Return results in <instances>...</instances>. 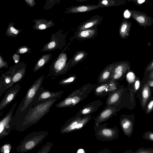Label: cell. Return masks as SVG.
I'll use <instances>...</instances> for the list:
<instances>
[{"label": "cell", "instance_id": "cell-26", "mask_svg": "<svg viewBox=\"0 0 153 153\" xmlns=\"http://www.w3.org/2000/svg\"><path fill=\"white\" fill-rule=\"evenodd\" d=\"M150 91L149 86L145 85L143 87L142 92L141 105L142 107L145 108L147 102L149 98Z\"/></svg>", "mask_w": 153, "mask_h": 153}, {"label": "cell", "instance_id": "cell-3", "mask_svg": "<svg viewBox=\"0 0 153 153\" xmlns=\"http://www.w3.org/2000/svg\"><path fill=\"white\" fill-rule=\"evenodd\" d=\"M93 87L92 85H86L76 90L64 99L57 104L56 107L57 108L73 107L86 98L92 91Z\"/></svg>", "mask_w": 153, "mask_h": 153}, {"label": "cell", "instance_id": "cell-32", "mask_svg": "<svg viewBox=\"0 0 153 153\" xmlns=\"http://www.w3.org/2000/svg\"><path fill=\"white\" fill-rule=\"evenodd\" d=\"M98 20L96 19L88 22L81 26L79 28L78 31L88 29L97 25L98 23Z\"/></svg>", "mask_w": 153, "mask_h": 153}, {"label": "cell", "instance_id": "cell-46", "mask_svg": "<svg viewBox=\"0 0 153 153\" xmlns=\"http://www.w3.org/2000/svg\"><path fill=\"white\" fill-rule=\"evenodd\" d=\"M124 16L126 18H128L130 17V14L129 12L127 10H126L125 12L124 13Z\"/></svg>", "mask_w": 153, "mask_h": 153}, {"label": "cell", "instance_id": "cell-45", "mask_svg": "<svg viewBox=\"0 0 153 153\" xmlns=\"http://www.w3.org/2000/svg\"><path fill=\"white\" fill-rule=\"evenodd\" d=\"M153 69V62L148 67L146 70L147 71H150Z\"/></svg>", "mask_w": 153, "mask_h": 153}, {"label": "cell", "instance_id": "cell-37", "mask_svg": "<svg viewBox=\"0 0 153 153\" xmlns=\"http://www.w3.org/2000/svg\"><path fill=\"white\" fill-rule=\"evenodd\" d=\"M143 139L153 141V132L148 131L145 132L143 136Z\"/></svg>", "mask_w": 153, "mask_h": 153}, {"label": "cell", "instance_id": "cell-11", "mask_svg": "<svg viewBox=\"0 0 153 153\" xmlns=\"http://www.w3.org/2000/svg\"><path fill=\"white\" fill-rule=\"evenodd\" d=\"M64 93L62 91L51 92L41 86L38 89L32 102V105H36L51 99L59 98Z\"/></svg>", "mask_w": 153, "mask_h": 153}, {"label": "cell", "instance_id": "cell-34", "mask_svg": "<svg viewBox=\"0 0 153 153\" xmlns=\"http://www.w3.org/2000/svg\"><path fill=\"white\" fill-rule=\"evenodd\" d=\"M117 81L111 80L108 82V88L111 93L115 90L118 87Z\"/></svg>", "mask_w": 153, "mask_h": 153}, {"label": "cell", "instance_id": "cell-4", "mask_svg": "<svg viewBox=\"0 0 153 153\" xmlns=\"http://www.w3.org/2000/svg\"><path fill=\"white\" fill-rule=\"evenodd\" d=\"M45 131H33L26 136L16 148L19 153L30 151L40 144L48 134Z\"/></svg>", "mask_w": 153, "mask_h": 153}, {"label": "cell", "instance_id": "cell-10", "mask_svg": "<svg viewBox=\"0 0 153 153\" xmlns=\"http://www.w3.org/2000/svg\"><path fill=\"white\" fill-rule=\"evenodd\" d=\"M18 102H16L12 106L6 114L0 120V139L10 134L14 126V110L17 105Z\"/></svg>", "mask_w": 153, "mask_h": 153}, {"label": "cell", "instance_id": "cell-8", "mask_svg": "<svg viewBox=\"0 0 153 153\" xmlns=\"http://www.w3.org/2000/svg\"><path fill=\"white\" fill-rule=\"evenodd\" d=\"M128 97L122 88L118 87L108 96L105 102V106L115 107L119 112L127 105Z\"/></svg>", "mask_w": 153, "mask_h": 153}, {"label": "cell", "instance_id": "cell-42", "mask_svg": "<svg viewBox=\"0 0 153 153\" xmlns=\"http://www.w3.org/2000/svg\"><path fill=\"white\" fill-rule=\"evenodd\" d=\"M26 3L30 7L32 8L34 7L36 4L35 0H24Z\"/></svg>", "mask_w": 153, "mask_h": 153}, {"label": "cell", "instance_id": "cell-21", "mask_svg": "<svg viewBox=\"0 0 153 153\" xmlns=\"http://www.w3.org/2000/svg\"><path fill=\"white\" fill-rule=\"evenodd\" d=\"M132 17L142 25H146L151 22V18L137 11H133L132 13Z\"/></svg>", "mask_w": 153, "mask_h": 153}, {"label": "cell", "instance_id": "cell-51", "mask_svg": "<svg viewBox=\"0 0 153 153\" xmlns=\"http://www.w3.org/2000/svg\"></svg>", "mask_w": 153, "mask_h": 153}, {"label": "cell", "instance_id": "cell-15", "mask_svg": "<svg viewBox=\"0 0 153 153\" xmlns=\"http://www.w3.org/2000/svg\"><path fill=\"white\" fill-rule=\"evenodd\" d=\"M120 124L125 135L130 137L133 130V122L130 115L122 114L120 118Z\"/></svg>", "mask_w": 153, "mask_h": 153}, {"label": "cell", "instance_id": "cell-9", "mask_svg": "<svg viewBox=\"0 0 153 153\" xmlns=\"http://www.w3.org/2000/svg\"><path fill=\"white\" fill-rule=\"evenodd\" d=\"M66 53L62 52L52 62L50 67V76H56L64 74L70 68L69 62H67Z\"/></svg>", "mask_w": 153, "mask_h": 153}, {"label": "cell", "instance_id": "cell-25", "mask_svg": "<svg viewBox=\"0 0 153 153\" xmlns=\"http://www.w3.org/2000/svg\"><path fill=\"white\" fill-rule=\"evenodd\" d=\"M102 6L101 5L97 6H82L72 7L68 11L65 12L66 13H74L85 12L96 9Z\"/></svg>", "mask_w": 153, "mask_h": 153}, {"label": "cell", "instance_id": "cell-19", "mask_svg": "<svg viewBox=\"0 0 153 153\" xmlns=\"http://www.w3.org/2000/svg\"><path fill=\"white\" fill-rule=\"evenodd\" d=\"M96 35L95 29H86L78 31L75 35V38L79 40L92 39L94 38Z\"/></svg>", "mask_w": 153, "mask_h": 153}, {"label": "cell", "instance_id": "cell-24", "mask_svg": "<svg viewBox=\"0 0 153 153\" xmlns=\"http://www.w3.org/2000/svg\"><path fill=\"white\" fill-rule=\"evenodd\" d=\"M14 23L11 22L9 23L5 34L6 36L9 37H16L24 29H19L14 26Z\"/></svg>", "mask_w": 153, "mask_h": 153}, {"label": "cell", "instance_id": "cell-13", "mask_svg": "<svg viewBox=\"0 0 153 153\" xmlns=\"http://www.w3.org/2000/svg\"><path fill=\"white\" fill-rule=\"evenodd\" d=\"M21 86L19 83L7 89L0 102V111L10 104L19 93Z\"/></svg>", "mask_w": 153, "mask_h": 153}, {"label": "cell", "instance_id": "cell-35", "mask_svg": "<svg viewBox=\"0 0 153 153\" xmlns=\"http://www.w3.org/2000/svg\"><path fill=\"white\" fill-rule=\"evenodd\" d=\"M12 148V146L10 144L7 143L1 147L0 150L3 153H9L11 151Z\"/></svg>", "mask_w": 153, "mask_h": 153}, {"label": "cell", "instance_id": "cell-16", "mask_svg": "<svg viewBox=\"0 0 153 153\" xmlns=\"http://www.w3.org/2000/svg\"><path fill=\"white\" fill-rule=\"evenodd\" d=\"M102 104L103 102L101 100H95L85 105L78 112L82 116L91 114L97 111Z\"/></svg>", "mask_w": 153, "mask_h": 153}, {"label": "cell", "instance_id": "cell-36", "mask_svg": "<svg viewBox=\"0 0 153 153\" xmlns=\"http://www.w3.org/2000/svg\"><path fill=\"white\" fill-rule=\"evenodd\" d=\"M125 72H120L112 74L110 80L117 81L123 75Z\"/></svg>", "mask_w": 153, "mask_h": 153}, {"label": "cell", "instance_id": "cell-1", "mask_svg": "<svg viewBox=\"0 0 153 153\" xmlns=\"http://www.w3.org/2000/svg\"><path fill=\"white\" fill-rule=\"evenodd\" d=\"M57 99L49 100L33 106L25 117L13 127L14 128L16 131L22 132L36 124L50 111L51 107Z\"/></svg>", "mask_w": 153, "mask_h": 153}, {"label": "cell", "instance_id": "cell-6", "mask_svg": "<svg viewBox=\"0 0 153 153\" xmlns=\"http://www.w3.org/2000/svg\"><path fill=\"white\" fill-rule=\"evenodd\" d=\"M26 67V64L22 61L10 67L7 71L1 74L5 78L10 82V84L6 87V90L22 80L25 74Z\"/></svg>", "mask_w": 153, "mask_h": 153}, {"label": "cell", "instance_id": "cell-47", "mask_svg": "<svg viewBox=\"0 0 153 153\" xmlns=\"http://www.w3.org/2000/svg\"><path fill=\"white\" fill-rule=\"evenodd\" d=\"M148 84L150 86L153 87V80L150 81L149 82Z\"/></svg>", "mask_w": 153, "mask_h": 153}, {"label": "cell", "instance_id": "cell-30", "mask_svg": "<svg viewBox=\"0 0 153 153\" xmlns=\"http://www.w3.org/2000/svg\"><path fill=\"white\" fill-rule=\"evenodd\" d=\"M53 146V143L50 142H48L43 146L41 149H39L37 153H48Z\"/></svg>", "mask_w": 153, "mask_h": 153}, {"label": "cell", "instance_id": "cell-48", "mask_svg": "<svg viewBox=\"0 0 153 153\" xmlns=\"http://www.w3.org/2000/svg\"><path fill=\"white\" fill-rule=\"evenodd\" d=\"M145 1V0H137V2L139 4H141Z\"/></svg>", "mask_w": 153, "mask_h": 153}, {"label": "cell", "instance_id": "cell-41", "mask_svg": "<svg viewBox=\"0 0 153 153\" xmlns=\"http://www.w3.org/2000/svg\"><path fill=\"white\" fill-rule=\"evenodd\" d=\"M153 109V98L149 102L148 104L146 109V113L147 114L149 113Z\"/></svg>", "mask_w": 153, "mask_h": 153}, {"label": "cell", "instance_id": "cell-29", "mask_svg": "<svg viewBox=\"0 0 153 153\" xmlns=\"http://www.w3.org/2000/svg\"><path fill=\"white\" fill-rule=\"evenodd\" d=\"M76 79V75H72L69 77L62 79L59 83L61 85H67L73 83Z\"/></svg>", "mask_w": 153, "mask_h": 153}, {"label": "cell", "instance_id": "cell-49", "mask_svg": "<svg viewBox=\"0 0 153 153\" xmlns=\"http://www.w3.org/2000/svg\"><path fill=\"white\" fill-rule=\"evenodd\" d=\"M150 78L153 79V71H152L150 73L149 76Z\"/></svg>", "mask_w": 153, "mask_h": 153}, {"label": "cell", "instance_id": "cell-38", "mask_svg": "<svg viewBox=\"0 0 153 153\" xmlns=\"http://www.w3.org/2000/svg\"><path fill=\"white\" fill-rule=\"evenodd\" d=\"M126 78L129 83H131L134 81L135 76L133 73L130 72L127 74Z\"/></svg>", "mask_w": 153, "mask_h": 153}, {"label": "cell", "instance_id": "cell-20", "mask_svg": "<svg viewBox=\"0 0 153 153\" xmlns=\"http://www.w3.org/2000/svg\"><path fill=\"white\" fill-rule=\"evenodd\" d=\"M94 91L96 96L101 97L109 95L111 93L108 88V82L96 86L94 88Z\"/></svg>", "mask_w": 153, "mask_h": 153}, {"label": "cell", "instance_id": "cell-23", "mask_svg": "<svg viewBox=\"0 0 153 153\" xmlns=\"http://www.w3.org/2000/svg\"><path fill=\"white\" fill-rule=\"evenodd\" d=\"M52 56L51 53H47L42 55V56L37 61L35 64L33 68L34 72L42 68L46 63L51 60Z\"/></svg>", "mask_w": 153, "mask_h": 153}, {"label": "cell", "instance_id": "cell-17", "mask_svg": "<svg viewBox=\"0 0 153 153\" xmlns=\"http://www.w3.org/2000/svg\"><path fill=\"white\" fill-rule=\"evenodd\" d=\"M116 62L110 64L102 70L97 79L99 85L109 82L112 74V71Z\"/></svg>", "mask_w": 153, "mask_h": 153}, {"label": "cell", "instance_id": "cell-44", "mask_svg": "<svg viewBox=\"0 0 153 153\" xmlns=\"http://www.w3.org/2000/svg\"><path fill=\"white\" fill-rule=\"evenodd\" d=\"M140 86V82L139 80L136 81L134 84V87L136 90H137L139 88Z\"/></svg>", "mask_w": 153, "mask_h": 153}, {"label": "cell", "instance_id": "cell-40", "mask_svg": "<svg viewBox=\"0 0 153 153\" xmlns=\"http://www.w3.org/2000/svg\"><path fill=\"white\" fill-rule=\"evenodd\" d=\"M8 67L7 62H6L2 57L0 55V68H7Z\"/></svg>", "mask_w": 153, "mask_h": 153}, {"label": "cell", "instance_id": "cell-39", "mask_svg": "<svg viewBox=\"0 0 153 153\" xmlns=\"http://www.w3.org/2000/svg\"><path fill=\"white\" fill-rule=\"evenodd\" d=\"M134 152L136 153H153V149L150 148H140Z\"/></svg>", "mask_w": 153, "mask_h": 153}, {"label": "cell", "instance_id": "cell-12", "mask_svg": "<svg viewBox=\"0 0 153 153\" xmlns=\"http://www.w3.org/2000/svg\"><path fill=\"white\" fill-rule=\"evenodd\" d=\"M65 40L64 36L59 30L51 34L50 41L45 44L40 51H52L57 49H61L65 45Z\"/></svg>", "mask_w": 153, "mask_h": 153}, {"label": "cell", "instance_id": "cell-43", "mask_svg": "<svg viewBox=\"0 0 153 153\" xmlns=\"http://www.w3.org/2000/svg\"><path fill=\"white\" fill-rule=\"evenodd\" d=\"M20 57V56L19 54L15 53L13 55V59L16 64L19 62Z\"/></svg>", "mask_w": 153, "mask_h": 153}, {"label": "cell", "instance_id": "cell-33", "mask_svg": "<svg viewBox=\"0 0 153 153\" xmlns=\"http://www.w3.org/2000/svg\"><path fill=\"white\" fill-rule=\"evenodd\" d=\"M32 49L25 45L20 47L17 49L15 53L20 54L31 52Z\"/></svg>", "mask_w": 153, "mask_h": 153}, {"label": "cell", "instance_id": "cell-2", "mask_svg": "<svg viewBox=\"0 0 153 153\" xmlns=\"http://www.w3.org/2000/svg\"><path fill=\"white\" fill-rule=\"evenodd\" d=\"M44 76L42 75L35 80L17 107L14 116V126L25 117L33 107L32 102L38 89L41 86Z\"/></svg>", "mask_w": 153, "mask_h": 153}, {"label": "cell", "instance_id": "cell-18", "mask_svg": "<svg viewBox=\"0 0 153 153\" xmlns=\"http://www.w3.org/2000/svg\"><path fill=\"white\" fill-rule=\"evenodd\" d=\"M32 22L35 23L32 26L35 30H43L54 26L55 24L52 20H48L43 19H34Z\"/></svg>", "mask_w": 153, "mask_h": 153}, {"label": "cell", "instance_id": "cell-7", "mask_svg": "<svg viewBox=\"0 0 153 153\" xmlns=\"http://www.w3.org/2000/svg\"><path fill=\"white\" fill-rule=\"evenodd\" d=\"M96 139L102 141H108L117 139L119 137V130L117 126L107 127V123L94 125L93 127Z\"/></svg>", "mask_w": 153, "mask_h": 153}, {"label": "cell", "instance_id": "cell-27", "mask_svg": "<svg viewBox=\"0 0 153 153\" xmlns=\"http://www.w3.org/2000/svg\"><path fill=\"white\" fill-rule=\"evenodd\" d=\"M128 64L125 62L118 63L116 62L112 71V74L120 72H126L128 70Z\"/></svg>", "mask_w": 153, "mask_h": 153}, {"label": "cell", "instance_id": "cell-22", "mask_svg": "<svg viewBox=\"0 0 153 153\" xmlns=\"http://www.w3.org/2000/svg\"><path fill=\"white\" fill-rule=\"evenodd\" d=\"M88 53L84 51L77 52L72 58L69 60V66L71 68L82 62L87 57Z\"/></svg>", "mask_w": 153, "mask_h": 153}, {"label": "cell", "instance_id": "cell-31", "mask_svg": "<svg viewBox=\"0 0 153 153\" xmlns=\"http://www.w3.org/2000/svg\"><path fill=\"white\" fill-rule=\"evenodd\" d=\"M60 0H46L43 7L45 10H50L56 3L59 4Z\"/></svg>", "mask_w": 153, "mask_h": 153}, {"label": "cell", "instance_id": "cell-28", "mask_svg": "<svg viewBox=\"0 0 153 153\" xmlns=\"http://www.w3.org/2000/svg\"><path fill=\"white\" fill-rule=\"evenodd\" d=\"M130 27V25L128 23L124 22L123 23L120 30V33L121 37L124 39L128 35Z\"/></svg>", "mask_w": 153, "mask_h": 153}, {"label": "cell", "instance_id": "cell-5", "mask_svg": "<svg viewBox=\"0 0 153 153\" xmlns=\"http://www.w3.org/2000/svg\"><path fill=\"white\" fill-rule=\"evenodd\" d=\"M92 118L91 114L82 116L77 112L65 122L61 128L60 132L61 134H65L81 130Z\"/></svg>", "mask_w": 153, "mask_h": 153}, {"label": "cell", "instance_id": "cell-14", "mask_svg": "<svg viewBox=\"0 0 153 153\" xmlns=\"http://www.w3.org/2000/svg\"><path fill=\"white\" fill-rule=\"evenodd\" d=\"M118 112L117 109L112 106L105 107L96 117L94 118V125L99 124L108 120L113 116H116Z\"/></svg>", "mask_w": 153, "mask_h": 153}, {"label": "cell", "instance_id": "cell-50", "mask_svg": "<svg viewBox=\"0 0 153 153\" xmlns=\"http://www.w3.org/2000/svg\"><path fill=\"white\" fill-rule=\"evenodd\" d=\"M102 3L104 4H106L108 3V1L106 0H104L102 1Z\"/></svg>", "mask_w": 153, "mask_h": 153}]
</instances>
